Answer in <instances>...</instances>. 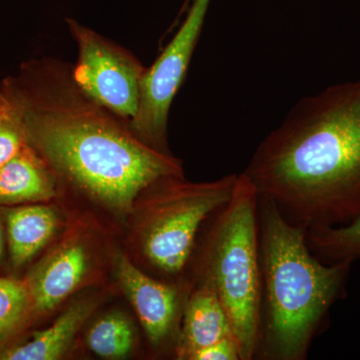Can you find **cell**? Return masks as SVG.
<instances>
[{
	"label": "cell",
	"instance_id": "6",
	"mask_svg": "<svg viewBox=\"0 0 360 360\" xmlns=\"http://www.w3.org/2000/svg\"><path fill=\"white\" fill-rule=\"evenodd\" d=\"M212 0H191L184 23L142 78L141 101L130 129L141 141L160 153L168 148V117L186 78Z\"/></svg>",
	"mask_w": 360,
	"mask_h": 360
},
{
	"label": "cell",
	"instance_id": "13",
	"mask_svg": "<svg viewBox=\"0 0 360 360\" xmlns=\"http://www.w3.org/2000/svg\"><path fill=\"white\" fill-rule=\"evenodd\" d=\"M96 307V300L73 303L51 326L21 336L0 350V360H56L70 349L75 335Z\"/></svg>",
	"mask_w": 360,
	"mask_h": 360
},
{
	"label": "cell",
	"instance_id": "8",
	"mask_svg": "<svg viewBox=\"0 0 360 360\" xmlns=\"http://www.w3.org/2000/svg\"><path fill=\"white\" fill-rule=\"evenodd\" d=\"M116 269L123 290L150 342L156 347L167 342L174 333L181 309V288L148 276L125 255L117 258Z\"/></svg>",
	"mask_w": 360,
	"mask_h": 360
},
{
	"label": "cell",
	"instance_id": "18",
	"mask_svg": "<svg viewBox=\"0 0 360 360\" xmlns=\"http://www.w3.org/2000/svg\"><path fill=\"white\" fill-rule=\"evenodd\" d=\"M189 360H241L238 342L234 336L224 338L210 347L198 350Z\"/></svg>",
	"mask_w": 360,
	"mask_h": 360
},
{
	"label": "cell",
	"instance_id": "15",
	"mask_svg": "<svg viewBox=\"0 0 360 360\" xmlns=\"http://www.w3.org/2000/svg\"><path fill=\"white\" fill-rule=\"evenodd\" d=\"M312 253L326 264L354 262L360 259V217L340 226L305 231Z\"/></svg>",
	"mask_w": 360,
	"mask_h": 360
},
{
	"label": "cell",
	"instance_id": "11",
	"mask_svg": "<svg viewBox=\"0 0 360 360\" xmlns=\"http://www.w3.org/2000/svg\"><path fill=\"white\" fill-rule=\"evenodd\" d=\"M234 336L231 319L212 284L198 281L187 296L181 329L174 352L179 359H191V355Z\"/></svg>",
	"mask_w": 360,
	"mask_h": 360
},
{
	"label": "cell",
	"instance_id": "14",
	"mask_svg": "<svg viewBox=\"0 0 360 360\" xmlns=\"http://www.w3.org/2000/svg\"><path fill=\"white\" fill-rule=\"evenodd\" d=\"M34 321L32 298L22 277L0 276V350L20 340Z\"/></svg>",
	"mask_w": 360,
	"mask_h": 360
},
{
	"label": "cell",
	"instance_id": "12",
	"mask_svg": "<svg viewBox=\"0 0 360 360\" xmlns=\"http://www.w3.org/2000/svg\"><path fill=\"white\" fill-rule=\"evenodd\" d=\"M58 179L30 146L0 167V207L46 203L56 198Z\"/></svg>",
	"mask_w": 360,
	"mask_h": 360
},
{
	"label": "cell",
	"instance_id": "20",
	"mask_svg": "<svg viewBox=\"0 0 360 360\" xmlns=\"http://www.w3.org/2000/svg\"><path fill=\"white\" fill-rule=\"evenodd\" d=\"M191 0H186L184 4V6H182L181 11H180V14L184 13V11H186L187 9V7L189 6V4H191ZM179 14V15H180Z\"/></svg>",
	"mask_w": 360,
	"mask_h": 360
},
{
	"label": "cell",
	"instance_id": "10",
	"mask_svg": "<svg viewBox=\"0 0 360 360\" xmlns=\"http://www.w3.org/2000/svg\"><path fill=\"white\" fill-rule=\"evenodd\" d=\"M0 219L11 276L32 264L33 258L51 241L59 224L58 212L45 202L0 207Z\"/></svg>",
	"mask_w": 360,
	"mask_h": 360
},
{
	"label": "cell",
	"instance_id": "16",
	"mask_svg": "<svg viewBox=\"0 0 360 360\" xmlns=\"http://www.w3.org/2000/svg\"><path fill=\"white\" fill-rule=\"evenodd\" d=\"M86 342L89 349L103 359H122L134 347V328L124 315L110 314L90 328Z\"/></svg>",
	"mask_w": 360,
	"mask_h": 360
},
{
	"label": "cell",
	"instance_id": "2",
	"mask_svg": "<svg viewBox=\"0 0 360 360\" xmlns=\"http://www.w3.org/2000/svg\"><path fill=\"white\" fill-rule=\"evenodd\" d=\"M243 174L303 231L360 217V80L300 101Z\"/></svg>",
	"mask_w": 360,
	"mask_h": 360
},
{
	"label": "cell",
	"instance_id": "1",
	"mask_svg": "<svg viewBox=\"0 0 360 360\" xmlns=\"http://www.w3.org/2000/svg\"><path fill=\"white\" fill-rule=\"evenodd\" d=\"M1 89L20 108L27 143L58 179L111 212L129 213L158 180L184 176L181 161L144 143L87 96L63 61H28Z\"/></svg>",
	"mask_w": 360,
	"mask_h": 360
},
{
	"label": "cell",
	"instance_id": "7",
	"mask_svg": "<svg viewBox=\"0 0 360 360\" xmlns=\"http://www.w3.org/2000/svg\"><path fill=\"white\" fill-rule=\"evenodd\" d=\"M77 45L72 66L78 85L87 96L124 122L136 115L146 68L131 52L73 18L66 20Z\"/></svg>",
	"mask_w": 360,
	"mask_h": 360
},
{
	"label": "cell",
	"instance_id": "19",
	"mask_svg": "<svg viewBox=\"0 0 360 360\" xmlns=\"http://www.w3.org/2000/svg\"><path fill=\"white\" fill-rule=\"evenodd\" d=\"M8 269L7 262V250L6 234H4V224L0 219V276H4V270Z\"/></svg>",
	"mask_w": 360,
	"mask_h": 360
},
{
	"label": "cell",
	"instance_id": "17",
	"mask_svg": "<svg viewBox=\"0 0 360 360\" xmlns=\"http://www.w3.org/2000/svg\"><path fill=\"white\" fill-rule=\"evenodd\" d=\"M27 144L20 108L0 87V167Z\"/></svg>",
	"mask_w": 360,
	"mask_h": 360
},
{
	"label": "cell",
	"instance_id": "3",
	"mask_svg": "<svg viewBox=\"0 0 360 360\" xmlns=\"http://www.w3.org/2000/svg\"><path fill=\"white\" fill-rule=\"evenodd\" d=\"M262 324L257 359L303 360L345 292L352 264H328L310 250L307 233L259 196Z\"/></svg>",
	"mask_w": 360,
	"mask_h": 360
},
{
	"label": "cell",
	"instance_id": "4",
	"mask_svg": "<svg viewBox=\"0 0 360 360\" xmlns=\"http://www.w3.org/2000/svg\"><path fill=\"white\" fill-rule=\"evenodd\" d=\"M259 195L241 172L231 200L210 217L198 281L212 284L231 319L241 360L257 359L262 324Z\"/></svg>",
	"mask_w": 360,
	"mask_h": 360
},
{
	"label": "cell",
	"instance_id": "9",
	"mask_svg": "<svg viewBox=\"0 0 360 360\" xmlns=\"http://www.w3.org/2000/svg\"><path fill=\"white\" fill-rule=\"evenodd\" d=\"M89 258L79 239H68L28 269L23 281L32 298L35 321L49 314L84 281Z\"/></svg>",
	"mask_w": 360,
	"mask_h": 360
},
{
	"label": "cell",
	"instance_id": "5",
	"mask_svg": "<svg viewBox=\"0 0 360 360\" xmlns=\"http://www.w3.org/2000/svg\"><path fill=\"white\" fill-rule=\"evenodd\" d=\"M238 174L205 182L165 177L151 184L137 202V236L141 255L169 281L191 262L201 227L231 200Z\"/></svg>",
	"mask_w": 360,
	"mask_h": 360
}]
</instances>
